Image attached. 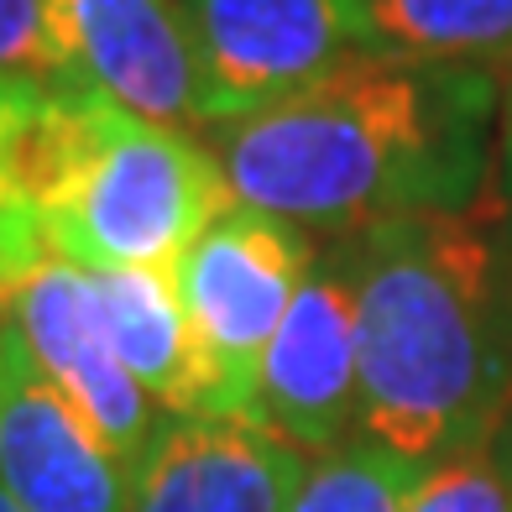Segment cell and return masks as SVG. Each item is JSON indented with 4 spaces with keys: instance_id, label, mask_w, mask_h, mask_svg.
<instances>
[{
    "instance_id": "cell-7",
    "label": "cell",
    "mask_w": 512,
    "mask_h": 512,
    "mask_svg": "<svg viewBox=\"0 0 512 512\" xmlns=\"http://www.w3.org/2000/svg\"><path fill=\"white\" fill-rule=\"evenodd\" d=\"M0 492L21 512H131V465L6 324Z\"/></svg>"
},
{
    "instance_id": "cell-2",
    "label": "cell",
    "mask_w": 512,
    "mask_h": 512,
    "mask_svg": "<svg viewBox=\"0 0 512 512\" xmlns=\"http://www.w3.org/2000/svg\"><path fill=\"white\" fill-rule=\"evenodd\" d=\"M356 293V434L413 465L492 445L512 408V241L486 194L398 215L330 246Z\"/></svg>"
},
{
    "instance_id": "cell-4",
    "label": "cell",
    "mask_w": 512,
    "mask_h": 512,
    "mask_svg": "<svg viewBox=\"0 0 512 512\" xmlns=\"http://www.w3.org/2000/svg\"><path fill=\"white\" fill-rule=\"evenodd\" d=\"M319 251L309 230L251 204H230L220 220L168 267L194 335L204 345L209 377L220 392V418H246L256 398L267 345L283 330L298 288L309 283Z\"/></svg>"
},
{
    "instance_id": "cell-18",
    "label": "cell",
    "mask_w": 512,
    "mask_h": 512,
    "mask_svg": "<svg viewBox=\"0 0 512 512\" xmlns=\"http://www.w3.org/2000/svg\"><path fill=\"white\" fill-rule=\"evenodd\" d=\"M492 455H497V465H502V471H507V481H512V408H507L502 429H497V439H492Z\"/></svg>"
},
{
    "instance_id": "cell-22",
    "label": "cell",
    "mask_w": 512,
    "mask_h": 512,
    "mask_svg": "<svg viewBox=\"0 0 512 512\" xmlns=\"http://www.w3.org/2000/svg\"><path fill=\"white\" fill-rule=\"evenodd\" d=\"M507 79H512V74H507Z\"/></svg>"
},
{
    "instance_id": "cell-14",
    "label": "cell",
    "mask_w": 512,
    "mask_h": 512,
    "mask_svg": "<svg viewBox=\"0 0 512 512\" xmlns=\"http://www.w3.org/2000/svg\"><path fill=\"white\" fill-rule=\"evenodd\" d=\"M418 471L424 465L351 434L345 445L309 460L304 486H298L288 512H403Z\"/></svg>"
},
{
    "instance_id": "cell-10",
    "label": "cell",
    "mask_w": 512,
    "mask_h": 512,
    "mask_svg": "<svg viewBox=\"0 0 512 512\" xmlns=\"http://www.w3.org/2000/svg\"><path fill=\"white\" fill-rule=\"evenodd\" d=\"M309 455L251 418H162L131 465V512H288Z\"/></svg>"
},
{
    "instance_id": "cell-17",
    "label": "cell",
    "mask_w": 512,
    "mask_h": 512,
    "mask_svg": "<svg viewBox=\"0 0 512 512\" xmlns=\"http://www.w3.org/2000/svg\"><path fill=\"white\" fill-rule=\"evenodd\" d=\"M497 194L512 215V79H507V95H502V136H497Z\"/></svg>"
},
{
    "instance_id": "cell-20",
    "label": "cell",
    "mask_w": 512,
    "mask_h": 512,
    "mask_svg": "<svg viewBox=\"0 0 512 512\" xmlns=\"http://www.w3.org/2000/svg\"><path fill=\"white\" fill-rule=\"evenodd\" d=\"M0 512H21V507H16V502H11L6 492H0Z\"/></svg>"
},
{
    "instance_id": "cell-9",
    "label": "cell",
    "mask_w": 512,
    "mask_h": 512,
    "mask_svg": "<svg viewBox=\"0 0 512 512\" xmlns=\"http://www.w3.org/2000/svg\"><path fill=\"white\" fill-rule=\"evenodd\" d=\"M68 84L157 126H199V68L173 0H48Z\"/></svg>"
},
{
    "instance_id": "cell-13",
    "label": "cell",
    "mask_w": 512,
    "mask_h": 512,
    "mask_svg": "<svg viewBox=\"0 0 512 512\" xmlns=\"http://www.w3.org/2000/svg\"><path fill=\"white\" fill-rule=\"evenodd\" d=\"M42 95L48 84L0 79V304L53 256L27 189V136Z\"/></svg>"
},
{
    "instance_id": "cell-16",
    "label": "cell",
    "mask_w": 512,
    "mask_h": 512,
    "mask_svg": "<svg viewBox=\"0 0 512 512\" xmlns=\"http://www.w3.org/2000/svg\"><path fill=\"white\" fill-rule=\"evenodd\" d=\"M0 79L16 84H68L63 53L53 42L48 0H0Z\"/></svg>"
},
{
    "instance_id": "cell-1",
    "label": "cell",
    "mask_w": 512,
    "mask_h": 512,
    "mask_svg": "<svg viewBox=\"0 0 512 512\" xmlns=\"http://www.w3.org/2000/svg\"><path fill=\"white\" fill-rule=\"evenodd\" d=\"M497 68L356 53L288 100L209 126L230 194L298 230L455 215L492 194Z\"/></svg>"
},
{
    "instance_id": "cell-15",
    "label": "cell",
    "mask_w": 512,
    "mask_h": 512,
    "mask_svg": "<svg viewBox=\"0 0 512 512\" xmlns=\"http://www.w3.org/2000/svg\"><path fill=\"white\" fill-rule=\"evenodd\" d=\"M403 512H512V481L492 445L455 450L418 471Z\"/></svg>"
},
{
    "instance_id": "cell-12",
    "label": "cell",
    "mask_w": 512,
    "mask_h": 512,
    "mask_svg": "<svg viewBox=\"0 0 512 512\" xmlns=\"http://www.w3.org/2000/svg\"><path fill=\"white\" fill-rule=\"evenodd\" d=\"M377 53L512 74V0H356Z\"/></svg>"
},
{
    "instance_id": "cell-6",
    "label": "cell",
    "mask_w": 512,
    "mask_h": 512,
    "mask_svg": "<svg viewBox=\"0 0 512 512\" xmlns=\"http://www.w3.org/2000/svg\"><path fill=\"white\" fill-rule=\"evenodd\" d=\"M361 356H356V293L340 256H319L298 288L283 330L272 335L251 398V424L288 439L304 455H324L356 434Z\"/></svg>"
},
{
    "instance_id": "cell-11",
    "label": "cell",
    "mask_w": 512,
    "mask_h": 512,
    "mask_svg": "<svg viewBox=\"0 0 512 512\" xmlns=\"http://www.w3.org/2000/svg\"><path fill=\"white\" fill-rule=\"evenodd\" d=\"M100 298L105 335L131 382L157 403L162 418H209L220 413V392L209 377L204 345L194 335L168 267H115L89 272Z\"/></svg>"
},
{
    "instance_id": "cell-8",
    "label": "cell",
    "mask_w": 512,
    "mask_h": 512,
    "mask_svg": "<svg viewBox=\"0 0 512 512\" xmlns=\"http://www.w3.org/2000/svg\"><path fill=\"white\" fill-rule=\"evenodd\" d=\"M6 304H11V330L32 351V361L89 413V424L100 429L105 445L126 465L142 460L147 439L162 424V413L131 382L121 356H115L89 267L48 256Z\"/></svg>"
},
{
    "instance_id": "cell-19",
    "label": "cell",
    "mask_w": 512,
    "mask_h": 512,
    "mask_svg": "<svg viewBox=\"0 0 512 512\" xmlns=\"http://www.w3.org/2000/svg\"><path fill=\"white\" fill-rule=\"evenodd\" d=\"M0 403H6V324H0Z\"/></svg>"
},
{
    "instance_id": "cell-3",
    "label": "cell",
    "mask_w": 512,
    "mask_h": 512,
    "mask_svg": "<svg viewBox=\"0 0 512 512\" xmlns=\"http://www.w3.org/2000/svg\"><path fill=\"white\" fill-rule=\"evenodd\" d=\"M27 189L48 251L89 272L173 267L236 204L209 147L84 84L42 95L27 136Z\"/></svg>"
},
{
    "instance_id": "cell-5",
    "label": "cell",
    "mask_w": 512,
    "mask_h": 512,
    "mask_svg": "<svg viewBox=\"0 0 512 512\" xmlns=\"http://www.w3.org/2000/svg\"><path fill=\"white\" fill-rule=\"evenodd\" d=\"M199 68V126L298 95L356 53H377L356 0H173Z\"/></svg>"
},
{
    "instance_id": "cell-21",
    "label": "cell",
    "mask_w": 512,
    "mask_h": 512,
    "mask_svg": "<svg viewBox=\"0 0 512 512\" xmlns=\"http://www.w3.org/2000/svg\"><path fill=\"white\" fill-rule=\"evenodd\" d=\"M507 241H512V215H507Z\"/></svg>"
}]
</instances>
